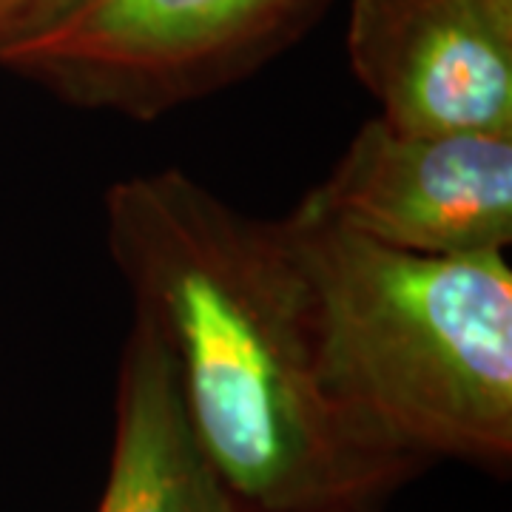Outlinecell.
<instances>
[{"label": "cell", "instance_id": "obj_1", "mask_svg": "<svg viewBox=\"0 0 512 512\" xmlns=\"http://www.w3.org/2000/svg\"><path fill=\"white\" fill-rule=\"evenodd\" d=\"M106 245L177 370L188 421L248 512L373 510L424 461L333 399L282 217L239 211L180 168L106 191Z\"/></svg>", "mask_w": 512, "mask_h": 512}, {"label": "cell", "instance_id": "obj_2", "mask_svg": "<svg viewBox=\"0 0 512 512\" xmlns=\"http://www.w3.org/2000/svg\"><path fill=\"white\" fill-rule=\"evenodd\" d=\"M333 399L407 456L507 467L512 268L396 251L293 205L282 217Z\"/></svg>", "mask_w": 512, "mask_h": 512}, {"label": "cell", "instance_id": "obj_3", "mask_svg": "<svg viewBox=\"0 0 512 512\" xmlns=\"http://www.w3.org/2000/svg\"><path fill=\"white\" fill-rule=\"evenodd\" d=\"M330 0H46L0 66L63 106L151 123L282 55Z\"/></svg>", "mask_w": 512, "mask_h": 512}, {"label": "cell", "instance_id": "obj_4", "mask_svg": "<svg viewBox=\"0 0 512 512\" xmlns=\"http://www.w3.org/2000/svg\"><path fill=\"white\" fill-rule=\"evenodd\" d=\"M299 205L396 251L504 254L512 134H421L373 117Z\"/></svg>", "mask_w": 512, "mask_h": 512}, {"label": "cell", "instance_id": "obj_5", "mask_svg": "<svg viewBox=\"0 0 512 512\" xmlns=\"http://www.w3.org/2000/svg\"><path fill=\"white\" fill-rule=\"evenodd\" d=\"M345 43L384 123L512 134V0H350Z\"/></svg>", "mask_w": 512, "mask_h": 512}, {"label": "cell", "instance_id": "obj_6", "mask_svg": "<svg viewBox=\"0 0 512 512\" xmlns=\"http://www.w3.org/2000/svg\"><path fill=\"white\" fill-rule=\"evenodd\" d=\"M97 512H248L197 441L174 362L134 313L117 370V427Z\"/></svg>", "mask_w": 512, "mask_h": 512}, {"label": "cell", "instance_id": "obj_7", "mask_svg": "<svg viewBox=\"0 0 512 512\" xmlns=\"http://www.w3.org/2000/svg\"><path fill=\"white\" fill-rule=\"evenodd\" d=\"M43 3L46 0H0V52L29 20L35 18V12Z\"/></svg>", "mask_w": 512, "mask_h": 512}, {"label": "cell", "instance_id": "obj_8", "mask_svg": "<svg viewBox=\"0 0 512 512\" xmlns=\"http://www.w3.org/2000/svg\"><path fill=\"white\" fill-rule=\"evenodd\" d=\"M330 512H370V510H330Z\"/></svg>", "mask_w": 512, "mask_h": 512}]
</instances>
